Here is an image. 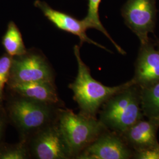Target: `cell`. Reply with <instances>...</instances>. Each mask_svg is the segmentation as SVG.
<instances>
[{
    "mask_svg": "<svg viewBox=\"0 0 159 159\" xmlns=\"http://www.w3.org/2000/svg\"><path fill=\"white\" fill-rule=\"evenodd\" d=\"M102 0H88L87 14L83 19L88 29H96L104 34L113 43L117 50L121 54H125V52L111 37L107 30L103 27L99 17V6Z\"/></svg>",
    "mask_w": 159,
    "mask_h": 159,
    "instance_id": "15",
    "label": "cell"
},
{
    "mask_svg": "<svg viewBox=\"0 0 159 159\" xmlns=\"http://www.w3.org/2000/svg\"><path fill=\"white\" fill-rule=\"evenodd\" d=\"M12 57L7 53L0 57V104H3L5 98L4 88L9 80Z\"/></svg>",
    "mask_w": 159,
    "mask_h": 159,
    "instance_id": "17",
    "label": "cell"
},
{
    "mask_svg": "<svg viewBox=\"0 0 159 159\" xmlns=\"http://www.w3.org/2000/svg\"><path fill=\"white\" fill-rule=\"evenodd\" d=\"M8 90L32 100L64 107L55 83L30 82L7 85Z\"/></svg>",
    "mask_w": 159,
    "mask_h": 159,
    "instance_id": "12",
    "label": "cell"
},
{
    "mask_svg": "<svg viewBox=\"0 0 159 159\" xmlns=\"http://www.w3.org/2000/svg\"><path fill=\"white\" fill-rule=\"evenodd\" d=\"M159 120H140L120 134L126 144L134 152L159 146L157 133Z\"/></svg>",
    "mask_w": 159,
    "mask_h": 159,
    "instance_id": "11",
    "label": "cell"
},
{
    "mask_svg": "<svg viewBox=\"0 0 159 159\" xmlns=\"http://www.w3.org/2000/svg\"><path fill=\"white\" fill-rule=\"evenodd\" d=\"M2 45L6 53L12 57L21 56L27 51L21 31L16 23L12 21L8 24L6 33L2 38Z\"/></svg>",
    "mask_w": 159,
    "mask_h": 159,
    "instance_id": "14",
    "label": "cell"
},
{
    "mask_svg": "<svg viewBox=\"0 0 159 159\" xmlns=\"http://www.w3.org/2000/svg\"><path fill=\"white\" fill-rule=\"evenodd\" d=\"M139 88L146 87L159 81V51L149 43L142 45L132 79Z\"/></svg>",
    "mask_w": 159,
    "mask_h": 159,
    "instance_id": "10",
    "label": "cell"
},
{
    "mask_svg": "<svg viewBox=\"0 0 159 159\" xmlns=\"http://www.w3.org/2000/svg\"><path fill=\"white\" fill-rule=\"evenodd\" d=\"M8 123L9 121L4 105L0 104V144L3 142L6 129Z\"/></svg>",
    "mask_w": 159,
    "mask_h": 159,
    "instance_id": "19",
    "label": "cell"
},
{
    "mask_svg": "<svg viewBox=\"0 0 159 159\" xmlns=\"http://www.w3.org/2000/svg\"><path fill=\"white\" fill-rule=\"evenodd\" d=\"M3 105L9 123L17 130L20 140L27 142L36 133L56 123L60 106L39 102L9 91Z\"/></svg>",
    "mask_w": 159,
    "mask_h": 159,
    "instance_id": "1",
    "label": "cell"
},
{
    "mask_svg": "<svg viewBox=\"0 0 159 159\" xmlns=\"http://www.w3.org/2000/svg\"><path fill=\"white\" fill-rule=\"evenodd\" d=\"M134 152L122 136L106 129L77 156V159H128Z\"/></svg>",
    "mask_w": 159,
    "mask_h": 159,
    "instance_id": "8",
    "label": "cell"
},
{
    "mask_svg": "<svg viewBox=\"0 0 159 159\" xmlns=\"http://www.w3.org/2000/svg\"><path fill=\"white\" fill-rule=\"evenodd\" d=\"M123 16L141 44L148 43V34L153 32L155 25L154 0H128L123 8Z\"/></svg>",
    "mask_w": 159,
    "mask_h": 159,
    "instance_id": "7",
    "label": "cell"
},
{
    "mask_svg": "<svg viewBox=\"0 0 159 159\" xmlns=\"http://www.w3.org/2000/svg\"><path fill=\"white\" fill-rule=\"evenodd\" d=\"M73 49L78 70L75 79L69 84L68 87L73 93V98L79 105L80 113L96 117V114L102 104L111 97L134 83L131 80L117 86L103 85L91 76L90 68L81 58L79 46H74Z\"/></svg>",
    "mask_w": 159,
    "mask_h": 159,
    "instance_id": "2",
    "label": "cell"
},
{
    "mask_svg": "<svg viewBox=\"0 0 159 159\" xmlns=\"http://www.w3.org/2000/svg\"><path fill=\"white\" fill-rule=\"evenodd\" d=\"M139 88L129 85L114 94L102 104L99 120L110 130L121 134L143 119Z\"/></svg>",
    "mask_w": 159,
    "mask_h": 159,
    "instance_id": "3",
    "label": "cell"
},
{
    "mask_svg": "<svg viewBox=\"0 0 159 159\" xmlns=\"http://www.w3.org/2000/svg\"><path fill=\"white\" fill-rule=\"evenodd\" d=\"M57 123L70 148L73 159L89 146L104 131L107 129L97 117L75 114L61 108Z\"/></svg>",
    "mask_w": 159,
    "mask_h": 159,
    "instance_id": "4",
    "label": "cell"
},
{
    "mask_svg": "<svg viewBox=\"0 0 159 159\" xmlns=\"http://www.w3.org/2000/svg\"><path fill=\"white\" fill-rule=\"evenodd\" d=\"M141 107L148 119L159 120V81L146 87L139 88Z\"/></svg>",
    "mask_w": 159,
    "mask_h": 159,
    "instance_id": "13",
    "label": "cell"
},
{
    "mask_svg": "<svg viewBox=\"0 0 159 159\" xmlns=\"http://www.w3.org/2000/svg\"><path fill=\"white\" fill-rule=\"evenodd\" d=\"M31 158L70 159L73 156L56 123L38 131L26 142Z\"/></svg>",
    "mask_w": 159,
    "mask_h": 159,
    "instance_id": "6",
    "label": "cell"
},
{
    "mask_svg": "<svg viewBox=\"0 0 159 159\" xmlns=\"http://www.w3.org/2000/svg\"><path fill=\"white\" fill-rule=\"evenodd\" d=\"M34 6L43 12L46 18L57 29L78 37L81 46L85 42L111 52L105 47L91 40L87 35L86 31L89 29L83 20H79L68 13L54 9L46 2L40 0H35Z\"/></svg>",
    "mask_w": 159,
    "mask_h": 159,
    "instance_id": "9",
    "label": "cell"
},
{
    "mask_svg": "<svg viewBox=\"0 0 159 159\" xmlns=\"http://www.w3.org/2000/svg\"><path fill=\"white\" fill-rule=\"evenodd\" d=\"M133 158L136 159H159V145L153 148L135 152Z\"/></svg>",
    "mask_w": 159,
    "mask_h": 159,
    "instance_id": "18",
    "label": "cell"
},
{
    "mask_svg": "<svg viewBox=\"0 0 159 159\" xmlns=\"http://www.w3.org/2000/svg\"><path fill=\"white\" fill-rule=\"evenodd\" d=\"M29 148L25 142L21 141L16 144L3 142L0 144V159H30Z\"/></svg>",
    "mask_w": 159,
    "mask_h": 159,
    "instance_id": "16",
    "label": "cell"
},
{
    "mask_svg": "<svg viewBox=\"0 0 159 159\" xmlns=\"http://www.w3.org/2000/svg\"><path fill=\"white\" fill-rule=\"evenodd\" d=\"M30 82L55 83V74L50 63L41 51L35 48L12 57L7 85Z\"/></svg>",
    "mask_w": 159,
    "mask_h": 159,
    "instance_id": "5",
    "label": "cell"
}]
</instances>
